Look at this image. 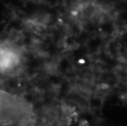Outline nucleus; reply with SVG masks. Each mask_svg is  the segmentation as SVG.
Returning <instances> with one entry per match:
<instances>
[{
    "mask_svg": "<svg viewBox=\"0 0 127 126\" xmlns=\"http://www.w3.org/2000/svg\"><path fill=\"white\" fill-rule=\"evenodd\" d=\"M32 113L26 104L0 89V124H21L31 121Z\"/></svg>",
    "mask_w": 127,
    "mask_h": 126,
    "instance_id": "1",
    "label": "nucleus"
},
{
    "mask_svg": "<svg viewBox=\"0 0 127 126\" xmlns=\"http://www.w3.org/2000/svg\"><path fill=\"white\" fill-rule=\"evenodd\" d=\"M19 63V52L12 47L0 45V71L12 70Z\"/></svg>",
    "mask_w": 127,
    "mask_h": 126,
    "instance_id": "2",
    "label": "nucleus"
}]
</instances>
